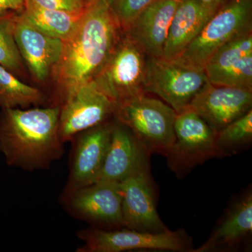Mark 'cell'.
<instances>
[{
  "instance_id": "5",
  "label": "cell",
  "mask_w": 252,
  "mask_h": 252,
  "mask_svg": "<svg viewBox=\"0 0 252 252\" xmlns=\"http://www.w3.org/2000/svg\"><path fill=\"white\" fill-rule=\"evenodd\" d=\"M148 55L127 34L122 33L103 67L93 80L116 105L145 94Z\"/></svg>"
},
{
  "instance_id": "27",
  "label": "cell",
  "mask_w": 252,
  "mask_h": 252,
  "mask_svg": "<svg viewBox=\"0 0 252 252\" xmlns=\"http://www.w3.org/2000/svg\"><path fill=\"white\" fill-rule=\"evenodd\" d=\"M200 1H203L205 4L212 5V6H215V7L220 8V6L226 4L230 0H200Z\"/></svg>"
},
{
  "instance_id": "17",
  "label": "cell",
  "mask_w": 252,
  "mask_h": 252,
  "mask_svg": "<svg viewBox=\"0 0 252 252\" xmlns=\"http://www.w3.org/2000/svg\"><path fill=\"white\" fill-rule=\"evenodd\" d=\"M180 0H157L144 10L124 34L150 57L162 58L172 17Z\"/></svg>"
},
{
  "instance_id": "7",
  "label": "cell",
  "mask_w": 252,
  "mask_h": 252,
  "mask_svg": "<svg viewBox=\"0 0 252 252\" xmlns=\"http://www.w3.org/2000/svg\"><path fill=\"white\" fill-rule=\"evenodd\" d=\"M85 245L79 252H122L132 250L192 252V240L184 230L153 233L123 228L105 230L93 228L79 232Z\"/></svg>"
},
{
  "instance_id": "19",
  "label": "cell",
  "mask_w": 252,
  "mask_h": 252,
  "mask_svg": "<svg viewBox=\"0 0 252 252\" xmlns=\"http://www.w3.org/2000/svg\"><path fill=\"white\" fill-rule=\"evenodd\" d=\"M84 14L46 9L26 0L18 16L46 35L65 41L77 31Z\"/></svg>"
},
{
  "instance_id": "22",
  "label": "cell",
  "mask_w": 252,
  "mask_h": 252,
  "mask_svg": "<svg viewBox=\"0 0 252 252\" xmlns=\"http://www.w3.org/2000/svg\"><path fill=\"white\" fill-rule=\"evenodd\" d=\"M215 137L225 157L250 145L252 140V109L216 132Z\"/></svg>"
},
{
  "instance_id": "1",
  "label": "cell",
  "mask_w": 252,
  "mask_h": 252,
  "mask_svg": "<svg viewBox=\"0 0 252 252\" xmlns=\"http://www.w3.org/2000/svg\"><path fill=\"white\" fill-rule=\"evenodd\" d=\"M122 33L110 0H90L51 74L65 97L97 76Z\"/></svg>"
},
{
  "instance_id": "21",
  "label": "cell",
  "mask_w": 252,
  "mask_h": 252,
  "mask_svg": "<svg viewBox=\"0 0 252 252\" xmlns=\"http://www.w3.org/2000/svg\"><path fill=\"white\" fill-rule=\"evenodd\" d=\"M44 101L40 90L20 81L16 76L0 65V107L2 109L28 107Z\"/></svg>"
},
{
  "instance_id": "20",
  "label": "cell",
  "mask_w": 252,
  "mask_h": 252,
  "mask_svg": "<svg viewBox=\"0 0 252 252\" xmlns=\"http://www.w3.org/2000/svg\"><path fill=\"white\" fill-rule=\"evenodd\" d=\"M251 54L252 31H250L227 42L207 61L204 69L207 80L212 84L222 74Z\"/></svg>"
},
{
  "instance_id": "26",
  "label": "cell",
  "mask_w": 252,
  "mask_h": 252,
  "mask_svg": "<svg viewBox=\"0 0 252 252\" xmlns=\"http://www.w3.org/2000/svg\"><path fill=\"white\" fill-rule=\"evenodd\" d=\"M26 0H0V17L19 14L26 4Z\"/></svg>"
},
{
  "instance_id": "9",
  "label": "cell",
  "mask_w": 252,
  "mask_h": 252,
  "mask_svg": "<svg viewBox=\"0 0 252 252\" xmlns=\"http://www.w3.org/2000/svg\"><path fill=\"white\" fill-rule=\"evenodd\" d=\"M116 104L95 81L82 84L67 94L61 108L59 132L63 142L100 125L114 116Z\"/></svg>"
},
{
  "instance_id": "25",
  "label": "cell",
  "mask_w": 252,
  "mask_h": 252,
  "mask_svg": "<svg viewBox=\"0 0 252 252\" xmlns=\"http://www.w3.org/2000/svg\"><path fill=\"white\" fill-rule=\"evenodd\" d=\"M46 9L61 10L68 12L84 13L90 0H32Z\"/></svg>"
},
{
  "instance_id": "12",
  "label": "cell",
  "mask_w": 252,
  "mask_h": 252,
  "mask_svg": "<svg viewBox=\"0 0 252 252\" xmlns=\"http://www.w3.org/2000/svg\"><path fill=\"white\" fill-rule=\"evenodd\" d=\"M149 157L130 129L117 121L102 170L94 183H120L130 176L149 170Z\"/></svg>"
},
{
  "instance_id": "28",
  "label": "cell",
  "mask_w": 252,
  "mask_h": 252,
  "mask_svg": "<svg viewBox=\"0 0 252 252\" xmlns=\"http://www.w3.org/2000/svg\"><path fill=\"white\" fill-rule=\"evenodd\" d=\"M111 1H112V0H110V2H111Z\"/></svg>"
},
{
  "instance_id": "11",
  "label": "cell",
  "mask_w": 252,
  "mask_h": 252,
  "mask_svg": "<svg viewBox=\"0 0 252 252\" xmlns=\"http://www.w3.org/2000/svg\"><path fill=\"white\" fill-rule=\"evenodd\" d=\"M119 187L124 227L153 233L169 230L157 211L155 191L149 170L127 177L119 183Z\"/></svg>"
},
{
  "instance_id": "18",
  "label": "cell",
  "mask_w": 252,
  "mask_h": 252,
  "mask_svg": "<svg viewBox=\"0 0 252 252\" xmlns=\"http://www.w3.org/2000/svg\"><path fill=\"white\" fill-rule=\"evenodd\" d=\"M252 233V193L240 195L228 207L208 240L194 252L228 251L238 248Z\"/></svg>"
},
{
  "instance_id": "8",
  "label": "cell",
  "mask_w": 252,
  "mask_h": 252,
  "mask_svg": "<svg viewBox=\"0 0 252 252\" xmlns=\"http://www.w3.org/2000/svg\"><path fill=\"white\" fill-rule=\"evenodd\" d=\"M207 81L205 71L183 67L162 58L148 56L144 92L158 96L179 113L188 107Z\"/></svg>"
},
{
  "instance_id": "3",
  "label": "cell",
  "mask_w": 252,
  "mask_h": 252,
  "mask_svg": "<svg viewBox=\"0 0 252 252\" xmlns=\"http://www.w3.org/2000/svg\"><path fill=\"white\" fill-rule=\"evenodd\" d=\"M176 114L163 101L143 94L117 104L114 117L130 129L149 155L166 157L175 140Z\"/></svg>"
},
{
  "instance_id": "6",
  "label": "cell",
  "mask_w": 252,
  "mask_h": 252,
  "mask_svg": "<svg viewBox=\"0 0 252 252\" xmlns=\"http://www.w3.org/2000/svg\"><path fill=\"white\" fill-rule=\"evenodd\" d=\"M174 129L175 142L166 158L168 167L178 177L209 159L225 157L217 145L215 132L188 107L176 114Z\"/></svg>"
},
{
  "instance_id": "2",
  "label": "cell",
  "mask_w": 252,
  "mask_h": 252,
  "mask_svg": "<svg viewBox=\"0 0 252 252\" xmlns=\"http://www.w3.org/2000/svg\"><path fill=\"white\" fill-rule=\"evenodd\" d=\"M59 107L2 109L0 151L10 166L45 169L64 153L59 132Z\"/></svg>"
},
{
  "instance_id": "15",
  "label": "cell",
  "mask_w": 252,
  "mask_h": 252,
  "mask_svg": "<svg viewBox=\"0 0 252 252\" xmlns=\"http://www.w3.org/2000/svg\"><path fill=\"white\" fill-rule=\"evenodd\" d=\"M72 208L88 220L112 227H124L119 183L97 182L73 192Z\"/></svg>"
},
{
  "instance_id": "14",
  "label": "cell",
  "mask_w": 252,
  "mask_h": 252,
  "mask_svg": "<svg viewBox=\"0 0 252 252\" xmlns=\"http://www.w3.org/2000/svg\"><path fill=\"white\" fill-rule=\"evenodd\" d=\"M114 124L104 122L84 131L78 138L69 184L72 192L95 182L108 151Z\"/></svg>"
},
{
  "instance_id": "10",
  "label": "cell",
  "mask_w": 252,
  "mask_h": 252,
  "mask_svg": "<svg viewBox=\"0 0 252 252\" xmlns=\"http://www.w3.org/2000/svg\"><path fill=\"white\" fill-rule=\"evenodd\" d=\"M252 106V90L213 85L207 81L187 107L196 113L216 133L245 115Z\"/></svg>"
},
{
  "instance_id": "4",
  "label": "cell",
  "mask_w": 252,
  "mask_h": 252,
  "mask_svg": "<svg viewBox=\"0 0 252 252\" xmlns=\"http://www.w3.org/2000/svg\"><path fill=\"white\" fill-rule=\"evenodd\" d=\"M252 31V0H230L210 18L196 37L173 62L204 71L210 58L228 41Z\"/></svg>"
},
{
  "instance_id": "16",
  "label": "cell",
  "mask_w": 252,
  "mask_h": 252,
  "mask_svg": "<svg viewBox=\"0 0 252 252\" xmlns=\"http://www.w3.org/2000/svg\"><path fill=\"white\" fill-rule=\"evenodd\" d=\"M219 9L200 0H180L169 28L162 59L174 61L179 57Z\"/></svg>"
},
{
  "instance_id": "13",
  "label": "cell",
  "mask_w": 252,
  "mask_h": 252,
  "mask_svg": "<svg viewBox=\"0 0 252 252\" xmlns=\"http://www.w3.org/2000/svg\"><path fill=\"white\" fill-rule=\"evenodd\" d=\"M14 35L23 62L39 82L47 80L62 55L64 41L46 35L18 16Z\"/></svg>"
},
{
  "instance_id": "24",
  "label": "cell",
  "mask_w": 252,
  "mask_h": 252,
  "mask_svg": "<svg viewBox=\"0 0 252 252\" xmlns=\"http://www.w3.org/2000/svg\"><path fill=\"white\" fill-rule=\"evenodd\" d=\"M157 0H112L113 12L119 27L126 32L142 12Z\"/></svg>"
},
{
  "instance_id": "23",
  "label": "cell",
  "mask_w": 252,
  "mask_h": 252,
  "mask_svg": "<svg viewBox=\"0 0 252 252\" xmlns=\"http://www.w3.org/2000/svg\"><path fill=\"white\" fill-rule=\"evenodd\" d=\"M15 15L0 17V65L17 77L23 76L25 68L14 39Z\"/></svg>"
}]
</instances>
